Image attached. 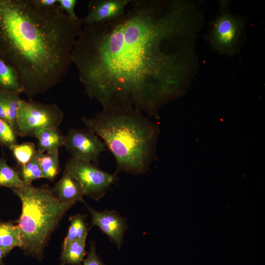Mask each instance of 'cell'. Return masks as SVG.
I'll list each match as a JSON object with an SVG mask.
<instances>
[{
	"instance_id": "cell-22",
	"label": "cell",
	"mask_w": 265,
	"mask_h": 265,
	"mask_svg": "<svg viewBox=\"0 0 265 265\" xmlns=\"http://www.w3.org/2000/svg\"><path fill=\"white\" fill-rule=\"evenodd\" d=\"M17 133L5 121L0 118V145L9 149L17 144Z\"/></svg>"
},
{
	"instance_id": "cell-20",
	"label": "cell",
	"mask_w": 265,
	"mask_h": 265,
	"mask_svg": "<svg viewBox=\"0 0 265 265\" xmlns=\"http://www.w3.org/2000/svg\"><path fill=\"white\" fill-rule=\"evenodd\" d=\"M39 160L43 178L53 181L60 171L58 155L40 154Z\"/></svg>"
},
{
	"instance_id": "cell-13",
	"label": "cell",
	"mask_w": 265,
	"mask_h": 265,
	"mask_svg": "<svg viewBox=\"0 0 265 265\" xmlns=\"http://www.w3.org/2000/svg\"><path fill=\"white\" fill-rule=\"evenodd\" d=\"M20 94L0 89V118L6 121L17 133V117ZM18 134V133H17Z\"/></svg>"
},
{
	"instance_id": "cell-1",
	"label": "cell",
	"mask_w": 265,
	"mask_h": 265,
	"mask_svg": "<svg viewBox=\"0 0 265 265\" xmlns=\"http://www.w3.org/2000/svg\"><path fill=\"white\" fill-rule=\"evenodd\" d=\"M203 14L192 2L131 0L119 18L83 25L71 60L103 109L158 111L184 94L197 68Z\"/></svg>"
},
{
	"instance_id": "cell-16",
	"label": "cell",
	"mask_w": 265,
	"mask_h": 265,
	"mask_svg": "<svg viewBox=\"0 0 265 265\" xmlns=\"http://www.w3.org/2000/svg\"><path fill=\"white\" fill-rule=\"evenodd\" d=\"M0 89L6 91L23 93V89L16 71L0 58Z\"/></svg>"
},
{
	"instance_id": "cell-17",
	"label": "cell",
	"mask_w": 265,
	"mask_h": 265,
	"mask_svg": "<svg viewBox=\"0 0 265 265\" xmlns=\"http://www.w3.org/2000/svg\"><path fill=\"white\" fill-rule=\"evenodd\" d=\"M85 218L86 215L80 214L70 218V225L63 247L74 240L86 238L89 229L85 222Z\"/></svg>"
},
{
	"instance_id": "cell-15",
	"label": "cell",
	"mask_w": 265,
	"mask_h": 265,
	"mask_svg": "<svg viewBox=\"0 0 265 265\" xmlns=\"http://www.w3.org/2000/svg\"><path fill=\"white\" fill-rule=\"evenodd\" d=\"M86 238L74 240L63 247L61 256L62 265H80L87 254L85 250Z\"/></svg>"
},
{
	"instance_id": "cell-18",
	"label": "cell",
	"mask_w": 265,
	"mask_h": 265,
	"mask_svg": "<svg viewBox=\"0 0 265 265\" xmlns=\"http://www.w3.org/2000/svg\"><path fill=\"white\" fill-rule=\"evenodd\" d=\"M24 185L19 171L9 166L6 160L0 157V188H21Z\"/></svg>"
},
{
	"instance_id": "cell-7",
	"label": "cell",
	"mask_w": 265,
	"mask_h": 265,
	"mask_svg": "<svg viewBox=\"0 0 265 265\" xmlns=\"http://www.w3.org/2000/svg\"><path fill=\"white\" fill-rule=\"evenodd\" d=\"M65 169L79 183L84 195L97 201L118 179L115 172L109 173L90 161L72 157L67 160Z\"/></svg>"
},
{
	"instance_id": "cell-3",
	"label": "cell",
	"mask_w": 265,
	"mask_h": 265,
	"mask_svg": "<svg viewBox=\"0 0 265 265\" xmlns=\"http://www.w3.org/2000/svg\"><path fill=\"white\" fill-rule=\"evenodd\" d=\"M81 119L113 155L116 173L142 174L156 159L160 129L143 113L133 109H103L92 118Z\"/></svg>"
},
{
	"instance_id": "cell-19",
	"label": "cell",
	"mask_w": 265,
	"mask_h": 265,
	"mask_svg": "<svg viewBox=\"0 0 265 265\" xmlns=\"http://www.w3.org/2000/svg\"><path fill=\"white\" fill-rule=\"evenodd\" d=\"M40 155V154L37 152L30 161L20 166L19 172L24 185H31L33 181L43 178L39 160Z\"/></svg>"
},
{
	"instance_id": "cell-26",
	"label": "cell",
	"mask_w": 265,
	"mask_h": 265,
	"mask_svg": "<svg viewBox=\"0 0 265 265\" xmlns=\"http://www.w3.org/2000/svg\"><path fill=\"white\" fill-rule=\"evenodd\" d=\"M5 256L3 251L0 248V265H4L2 262V259Z\"/></svg>"
},
{
	"instance_id": "cell-24",
	"label": "cell",
	"mask_w": 265,
	"mask_h": 265,
	"mask_svg": "<svg viewBox=\"0 0 265 265\" xmlns=\"http://www.w3.org/2000/svg\"><path fill=\"white\" fill-rule=\"evenodd\" d=\"M80 265H105L97 255L94 242H91L88 256L83 260L82 264Z\"/></svg>"
},
{
	"instance_id": "cell-10",
	"label": "cell",
	"mask_w": 265,
	"mask_h": 265,
	"mask_svg": "<svg viewBox=\"0 0 265 265\" xmlns=\"http://www.w3.org/2000/svg\"><path fill=\"white\" fill-rule=\"evenodd\" d=\"M131 0H91L84 25L106 22L117 19L125 12Z\"/></svg>"
},
{
	"instance_id": "cell-21",
	"label": "cell",
	"mask_w": 265,
	"mask_h": 265,
	"mask_svg": "<svg viewBox=\"0 0 265 265\" xmlns=\"http://www.w3.org/2000/svg\"><path fill=\"white\" fill-rule=\"evenodd\" d=\"M9 149L20 166L30 161L38 152L34 143L31 142L17 143L12 146Z\"/></svg>"
},
{
	"instance_id": "cell-11",
	"label": "cell",
	"mask_w": 265,
	"mask_h": 265,
	"mask_svg": "<svg viewBox=\"0 0 265 265\" xmlns=\"http://www.w3.org/2000/svg\"><path fill=\"white\" fill-rule=\"evenodd\" d=\"M53 190L60 202L71 207L78 201L84 202L83 197L84 193L81 186L65 169Z\"/></svg>"
},
{
	"instance_id": "cell-9",
	"label": "cell",
	"mask_w": 265,
	"mask_h": 265,
	"mask_svg": "<svg viewBox=\"0 0 265 265\" xmlns=\"http://www.w3.org/2000/svg\"><path fill=\"white\" fill-rule=\"evenodd\" d=\"M87 208L91 215V226L98 227L120 249L127 228L125 218L114 211L100 212L88 205Z\"/></svg>"
},
{
	"instance_id": "cell-23",
	"label": "cell",
	"mask_w": 265,
	"mask_h": 265,
	"mask_svg": "<svg viewBox=\"0 0 265 265\" xmlns=\"http://www.w3.org/2000/svg\"><path fill=\"white\" fill-rule=\"evenodd\" d=\"M78 3L77 0H58L59 7L71 18L77 19L78 17L75 12V7Z\"/></svg>"
},
{
	"instance_id": "cell-6",
	"label": "cell",
	"mask_w": 265,
	"mask_h": 265,
	"mask_svg": "<svg viewBox=\"0 0 265 265\" xmlns=\"http://www.w3.org/2000/svg\"><path fill=\"white\" fill-rule=\"evenodd\" d=\"M63 119L62 111L55 104L21 99L19 103L17 117L18 135L34 137L44 129L59 128Z\"/></svg>"
},
{
	"instance_id": "cell-25",
	"label": "cell",
	"mask_w": 265,
	"mask_h": 265,
	"mask_svg": "<svg viewBox=\"0 0 265 265\" xmlns=\"http://www.w3.org/2000/svg\"><path fill=\"white\" fill-rule=\"evenodd\" d=\"M39 5L46 7H50L57 5L58 0H35Z\"/></svg>"
},
{
	"instance_id": "cell-12",
	"label": "cell",
	"mask_w": 265,
	"mask_h": 265,
	"mask_svg": "<svg viewBox=\"0 0 265 265\" xmlns=\"http://www.w3.org/2000/svg\"><path fill=\"white\" fill-rule=\"evenodd\" d=\"M34 137L38 140L37 151L40 154L48 153L58 155L59 148L65 145V136L58 128L44 129L38 132Z\"/></svg>"
},
{
	"instance_id": "cell-5",
	"label": "cell",
	"mask_w": 265,
	"mask_h": 265,
	"mask_svg": "<svg viewBox=\"0 0 265 265\" xmlns=\"http://www.w3.org/2000/svg\"><path fill=\"white\" fill-rule=\"evenodd\" d=\"M227 0L220 2L216 16L211 22L206 39L217 53L233 57L239 53L246 37V18L235 15Z\"/></svg>"
},
{
	"instance_id": "cell-2",
	"label": "cell",
	"mask_w": 265,
	"mask_h": 265,
	"mask_svg": "<svg viewBox=\"0 0 265 265\" xmlns=\"http://www.w3.org/2000/svg\"><path fill=\"white\" fill-rule=\"evenodd\" d=\"M84 18H70L58 4L0 0V58L17 73L29 100L60 83L72 63Z\"/></svg>"
},
{
	"instance_id": "cell-4",
	"label": "cell",
	"mask_w": 265,
	"mask_h": 265,
	"mask_svg": "<svg viewBox=\"0 0 265 265\" xmlns=\"http://www.w3.org/2000/svg\"><path fill=\"white\" fill-rule=\"evenodd\" d=\"M21 200L22 213L16 221L26 255L42 260L44 249L71 206L60 202L48 185L32 184L11 189Z\"/></svg>"
},
{
	"instance_id": "cell-14",
	"label": "cell",
	"mask_w": 265,
	"mask_h": 265,
	"mask_svg": "<svg viewBox=\"0 0 265 265\" xmlns=\"http://www.w3.org/2000/svg\"><path fill=\"white\" fill-rule=\"evenodd\" d=\"M22 242L18 226L10 221L0 222V248L5 255L14 248H22Z\"/></svg>"
},
{
	"instance_id": "cell-8",
	"label": "cell",
	"mask_w": 265,
	"mask_h": 265,
	"mask_svg": "<svg viewBox=\"0 0 265 265\" xmlns=\"http://www.w3.org/2000/svg\"><path fill=\"white\" fill-rule=\"evenodd\" d=\"M64 146L71 157L97 165L102 152L107 150L104 141L88 129H69L65 135Z\"/></svg>"
}]
</instances>
